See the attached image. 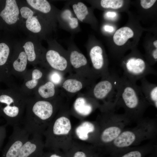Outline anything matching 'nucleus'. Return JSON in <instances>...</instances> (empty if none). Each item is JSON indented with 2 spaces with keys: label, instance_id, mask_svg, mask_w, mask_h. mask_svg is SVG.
I'll return each mask as SVG.
<instances>
[{
  "label": "nucleus",
  "instance_id": "f257e3e1",
  "mask_svg": "<svg viewBox=\"0 0 157 157\" xmlns=\"http://www.w3.org/2000/svg\"><path fill=\"white\" fill-rule=\"evenodd\" d=\"M63 106L58 97L52 100H45L30 97L21 124L30 135L43 136L50 123Z\"/></svg>",
  "mask_w": 157,
  "mask_h": 157
},
{
  "label": "nucleus",
  "instance_id": "f03ea898",
  "mask_svg": "<svg viewBox=\"0 0 157 157\" xmlns=\"http://www.w3.org/2000/svg\"><path fill=\"white\" fill-rule=\"evenodd\" d=\"M126 13L128 18L126 24L118 28L106 41L110 56L119 61L128 51L137 46L143 32L150 30V28L141 26L135 14L129 10Z\"/></svg>",
  "mask_w": 157,
  "mask_h": 157
},
{
  "label": "nucleus",
  "instance_id": "7ed1b4c3",
  "mask_svg": "<svg viewBox=\"0 0 157 157\" xmlns=\"http://www.w3.org/2000/svg\"><path fill=\"white\" fill-rule=\"evenodd\" d=\"M134 127L125 129L110 144L101 151L104 155L126 148L139 145L147 140L156 141L157 135L156 118L143 117Z\"/></svg>",
  "mask_w": 157,
  "mask_h": 157
},
{
  "label": "nucleus",
  "instance_id": "20e7f679",
  "mask_svg": "<svg viewBox=\"0 0 157 157\" xmlns=\"http://www.w3.org/2000/svg\"><path fill=\"white\" fill-rule=\"evenodd\" d=\"M70 113L64 106L59 110L43 133L45 148L64 153L71 147L74 140Z\"/></svg>",
  "mask_w": 157,
  "mask_h": 157
},
{
  "label": "nucleus",
  "instance_id": "39448f33",
  "mask_svg": "<svg viewBox=\"0 0 157 157\" xmlns=\"http://www.w3.org/2000/svg\"><path fill=\"white\" fill-rule=\"evenodd\" d=\"M99 109L100 113L96 120L99 125V133L92 145L100 152L112 143L131 122L124 113H116L115 109L102 106Z\"/></svg>",
  "mask_w": 157,
  "mask_h": 157
},
{
  "label": "nucleus",
  "instance_id": "423d86ee",
  "mask_svg": "<svg viewBox=\"0 0 157 157\" xmlns=\"http://www.w3.org/2000/svg\"><path fill=\"white\" fill-rule=\"evenodd\" d=\"M149 106L140 86L124 76L121 77L119 96L116 107L123 108L124 114L131 122H136L143 117Z\"/></svg>",
  "mask_w": 157,
  "mask_h": 157
},
{
  "label": "nucleus",
  "instance_id": "0eeeda50",
  "mask_svg": "<svg viewBox=\"0 0 157 157\" xmlns=\"http://www.w3.org/2000/svg\"><path fill=\"white\" fill-rule=\"evenodd\" d=\"M29 97L19 88L0 89V117L8 125L20 126Z\"/></svg>",
  "mask_w": 157,
  "mask_h": 157
},
{
  "label": "nucleus",
  "instance_id": "6e6552de",
  "mask_svg": "<svg viewBox=\"0 0 157 157\" xmlns=\"http://www.w3.org/2000/svg\"><path fill=\"white\" fill-rule=\"evenodd\" d=\"M18 3L20 11L19 28L28 36L36 38L41 41L53 38L51 35L56 31L49 23L25 0H18Z\"/></svg>",
  "mask_w": 157,
  "mask_h": 157
},
{
  "label": "nucleus",
  "instance_id": "1a4fd4ad",
  "mask_svg": "<svg viewBox=\"0 0 157 157\" xmlns=\"http://www.w3.org/2000/svg\"><path fill=\"white\" fill-rule=\"evenodd\" d=\"M121 77L115 73H110L107 77L94 83L88 94L100 104L108 108L115 109L118 99Z\"/></svg>",
  "mask_w": 157,
  "mask_h": 157
},
{
  "label": "nucleus",
  "instance_id": "9d476101",
  "mask_svg": "<svg viewBox=\"0 0 157 157\" xmlns=\"http://www.w3.org/2000/svg\"><path fill=\"white\" fill-rule=\"evenodd\" d=\"M125 55L120 60L124 72V76L129 81L136 83L138 80L156 72L150 66L136 47Z\"/></svg>",
  "mask_w": 157,
  "mask_h": 157
},
{
  "label": "nucleus",
  "instance_id": "9b49d317",
  "mask_svg": "<svg viewBox=\"0 0 157 157\" xmlns=\"http://www.w3.org/2000/svg\"><path fill=\"white\" fill-rule=\"evenodd\" d=\"M92 69L99 78H104L110 74L109 61L104 46L94 35H90L85 44Z\"/></svg>",
  "mask_w": 157,
  "mask_h": 157
},
{
  "label": "nucleus",
  "instance_id": "f8f14e48",
  "mask_svg": "<svg viewBox=\"0 0 157 157\" xmlns=\"http://www.w3.org/2000/svg\"><path fill=\"white\" fill-rule=\"evenodd\" d=\"M46 41L48 47L45 54L43 67L56 70L63 74L72 71L67 50L55 38H50Z\"/></svg>",
  "mask_w": 157,
  "mask_h": 157
},
{
  "label": "nucleus",
  "instance_id": "ddd939ff",
  "mask_svg": "<svg viewBox=\"0 0 157 157\" xmlns=\"http://www.w3.org/2000/svg\"><path fill=\"white\" fill-rule=\"evenodd\" d=\"M69 63L76 75L93 84L99 78L93 72L89 60L78 49L71 36L67 42Z\"/></svg>",
  "mask_w": 157,
  "mask_h": 157
},
{
  "label": "nucleus",
  "instance_id": "4468645a",
  "mask_svg": "<svg viewBox=\"0 0 157 157\" xmlns=\"http://www.w3.org/2000/svg\"><path fill=\"white\" fill-rule=\"evenodd\" d=\"M4 32L0 34V82L9 88H18L19 86L15 83L10 71V61L14 40Z\"/></svg>",
  "mask_w": 157,
  "mask_h": 157
},
{
  "label": "nucleus",
  "instance_id": "2eb2a0df",
  "mask_svg": "<svg viewBox=\"0 0 157 157\" xmlns=\"http://www.w3.org/2000/svg\"><path fill=\"white\" fill-rule=\"evenodd\" d=\"M20 11L17 0H0V30L8 33L19 28Z\"/></svg>",
  "mask_w": 157,
  "mask_h": 157
},
{
  "label": "nucleus",
  "instance_id": "dca6fc26",
  "mask_svg": "<svg viewBox=\"0 0 157 157\" xmlns=\"http://www.w3.org/2000/svg\"><path fill=\"white\" fill-rule=\"evenodd\" d=\"M20 41L28 64L33 67L39 65L43 67L46 49L42 45L41 40L36 38L28 36Z\"/></svg>",
  "mask_w": 157,
  "mask_h": 157
},
{
  "label": "nucleus",
  "instance_id": "f3484780",
  "mask_svg": "<svg viewBox=\"0 0 157 157\" xmlns=\"http://www.w3.org/2000/svg\"><path fill=\"white\" fill-rule=\"evenodd\" d=\"M73 128L72 135L74 140L93 145L99 133V128L97 122L82 120Z\"/></svg>",
  "mask_w": 157,
  "mask_h": 157
},
{
  "label": "nucleus",
  "instance_id": "a211bd4d",
  "mask_svg": "<svg viewBox=\"0 0 157 157\" xmlns=\"http://www.w3.org/2000/svg\"><path fill=\"white\" fill-rule=\"evenodd\" d=\"M48 71L47 69L38 66L28 69L19 87L20 90L27 96H32L38 86L46 80Z\"/></svg>",
  "mask_w": 157,
  "mask_h": 157
},
{
  "label": "nucleus",
  "instance_id": "6ab92c4d",
  "mask_svg": "<svg viewBox=\"0 0 157 157\" xmlns=\"http://www.w3.org/2000/svg\"><path fill=\"white\" fill-rule=\"evenodd\" d=\"M30 134L20 126L13 127V132L3 151L1 157H17L20 150Z\"/></svg>",
  "mask_w": 157,
  "mask_h": 157
},
{
  "label": "nucleus",
  "instance_id": "aec40b11",
  "mask_svg": "<svg viewBox=\"0 0 157 157\" xmlns=\"http://www.w3.org/2000/svg\"><path fill=\"white\" fill-rule=\"evenodd\" d=\"M27 4L38 13L56 31L59 9L47 0H26Z\"/></svg>",
  "mask_w": 157,
  "mask_h": 157
},
{
  "label": "nucleus",
  "instance_id": "412c9836",
  "mask_svg": "<svg viewBox=\"0 0 157 157\" xmlns=\"http://www.w3.org/2000/svg\"><path fill=\"white\" fill-rule=\"evenodd\" d=\"M28 64L27 57L21 41L14 40L10 61L12 75L13 76L23 79L28 70Z\"/></svg>",
  "mask_w": 157,
  "mask_h": 157
},
{
  "label": "nucleus",
  "instance_id": "4be33fe9",
  "mask_svg": "<svg viewBox=\"0 0 157 157\" xmlns=\"http://www.w3.org/2000/svg\"><path fill=\"white\" fill-rule=\"evenodd\" d=\"M131 5L135 7V14L140 22L157 24V0H131Z\"/></svg>",
  "mask_w": 157,
  "mask_h": 157
},
{
  "label": "nucleus",
  "instance_id": "5701e85b",
  "mask_svg": "<svg viewBox=\"0 0 157 157\" xmlns=\"http://www.w3.org/2000/svg\"><path fill=\"white\" fill-rule=\"evenodd\" d=\"M99 103L88 94L79 95L74 100L70 113L81 120H84L96 109L99 108Z\"/></svg>",
  "mask_w": 157,
  "mask_h": 157
},
{
  "label": "nucleus",
  "instance_id": "b1692460",
  "mask_svg": "<svg viewBox=\"0 0 157 157\" xmlns=\"http://www.w3.org/2000/svg\"><path fill=\"white\" fill-rule=\"evenodd\" d=\"M70 6L79 22L89 24L94 31L99 28L97 19L94 13V8L88 7L83 2L77 0L69 1Z\"/></svg>",
  "mask_w": 157,
  "mask_h": 157
},
{
  "label": "nucleus",
  "instance_id": "393cba45",
  "mask_svg": "<svg viewBox=\"0 0 157 157\" xmlns=\"http://www.w3.org/2000/svg\"><path fill=\"white\" fill-rule=\"evenodd\" d=\"M57 20L60 27L72 34L81 31L79 22L72 10L69 1L59 10Z\"/></svg>",
  "mask_w": 157,
  "mask_h": 157
},
{
  "label": "nucleus",
  "instance_id": "a878e982",
  "mask_svg": "<svg viewBox=\"0 0 157 157\" xmlns=\"http://www.w3.org/2000/svg\"><path fill=\"white\" fill-rule=\"evenodd\" d=\"M156 141L140 146L129 147L113 152L108 157H147L157 149Z\"/></svg>",
  "mask_w": 157,
  "mask_h": 157
},
{
  "label": "nucleus",
  "instance_id": "bb28decb",
  "mask_svg": "<svg viewBox=\"0 0 157 157\" xmlns=\"http://www.w3.org/2000/svg\"><path fill=\"white\" fill-rule=\"evenodd\" d=\"M42 135H33L28 139L21 147L17 157H42L45 148Z\"/></svg>",
  "mask_w": 157,
  "mask_h": 157
},
{
  "label": "nucleus",
  "instance_id": "cd10ccee",
  "mask_svg": "<svg viewBox=\"0 0 157 157\" xmlns=\"http://www.w3.org/2000/svg\"><path fill=\"white\" fill-rule=\"evenodd\" d=\"M85 1L94 9L103 11H114L119 13H126L129 10L131 2L130 0H90Z\"/></svg>",
  "mask_w": 157,
  "mask_h": 157
},
{
  "label": "nucleus",
  "instance_id": "c85d7f7f",
  "mask_svg": "<svg viewBox=\"0 0 157 157\" xmlns=\"http://www.w3.org/2000/svg\"><path fill=\"white\" fill-rule=\"evenodd\" d=\"M57 88L53 83L46 80L38 86L32 96L40 99H53L58 97Z\"/></svg>",
  "mask_w": 157,
  "mask_h": 157
},
{
  "label": "nucleus",
  "instance_id": "c756f323",
  "mask_svg": "<svg viewBox=\"0 0 157 157\" xmlns=\"http://www.w3.org/2000/svg\"><path fill=\"white\" fill-rule=\"evenodd\" d=\"M93 84L89 81L76 75L74 77L64 79L60 86L66 92L70 94L76 93L85 86V85Z\"/></svg>",
  "mask_w": 157,
  "mask_h": 157
},
{
  "label": "nucleus",
  "instance_id": "7c9ffc66",
  "mask_svg": "<svg viewBox=\"0 0 157 157\" xmlns=\"http://www.w3.org/2000/svg\"><path fill=\"white\" fill-rule=\"evenodd\" d=\"M140 86L145 99L150 105L157 108V85L149 82L144 77L140 80Z\"/></svg>",
  "mask_w": 157,
  "mask_h": 157
},
{
  "label": "nucleus",
  "instance_id": "2f4dec72",
  "mask_svg": "<svg viewBox=\"0 0 157 157\" xmlns=\"http://www.w3.org/2000/svg\"><path fill=\"white\" fill-rule=\"evenodd\" d=\"M118 28L117 24L103 21L100 27L101 33L106 38L112 36Z\"/></svg>",
  "mask_w": 157,
  "mask_h": 157
},
{
  "label": "nucleus",
  "instance_id": "473e14b6",
  "mask_svg": "<svg viewBox=\"0 0 157 157\" xmlns=\"http://www.w3.org/2000/svg\"><path fill=\"white\" fill-rule=\"evenodd\" d=\"M46 80L53 83L57 87L60 86L64 79V74L58 71L53 69H48Z\"/></svg>",
  "mask_w": 157,
  "mask_h": 157
},
{
  "label": "nucleus",
  "instance_id": "72a5a7b5",
  "mask_svg": "<svg viewBox=\"0 0 157 157\" xmlns=\"http://www.w3.org/2000/svg\"><path fill=\"white\" fill-rule=\"evenodd\" d=\"M103 21L117 24L120 18V13L112 10L104 11L102 15Z\"/></svg>",
  "mask_w": 157,
  "mask_h": 157
},
{
  "label": "nucleus",
  "instance_id": "f704fd0d",
  "mask_svg": "<svg viewBox=\"0 0 157 157\" xmlns=\"http://www.w3.org/2000/svg\"><path fill=\"white\" fill-rule=\"evenodd\" d=\"M8 125L6 123L0 125V148L2 147L6 135V127Z\"/></svg>",
  "mask_w": 157,
  "mask_h": 157
},
{
  "label": "nucleus",
  "instance_id": "c9c22d12",
  "mask_svg": "<svg viewBox=\"0 0 157 157\" xmlns=\"http://www.w3.org/2000/svg\"><path fill=\"white\" fill-rule=\"evenodd\" d=\"M42 157H67L65 154L60 151H52L44 152Z\"/></svg>",
  "mask_w": 157,
  "mask_h": 157
},
{
  "label": "nucleus",
  "instance_id": "e433bc0d",
  "mask_svg": "<svg viewBox=\"0 0 157 157\" xmlns=\"http://www.w3.org/2000/svg\"><path fill=\"white\" fill-rule=\"evenodd\" d=\"M147 157H157V149L155 150Z\"/></svg>",
  "mask_w": 157,
  "mask_h": 157
},
{
  "label": "nucleus",
  "instance_id": "4c0bfd02",
  "mask_svg": "<svg viewBox=\"0 0 157 157\" xmlns=\"http://www.w3.org/2000/svg\"><path fill=\"white\" fill-rule=\"evenodd\" d=\"M1 118H0V123H1V121H2V119H1Z\"/></svg>",
  "mask_w": 157,
  "mask_h": 157
}]
</instances>
